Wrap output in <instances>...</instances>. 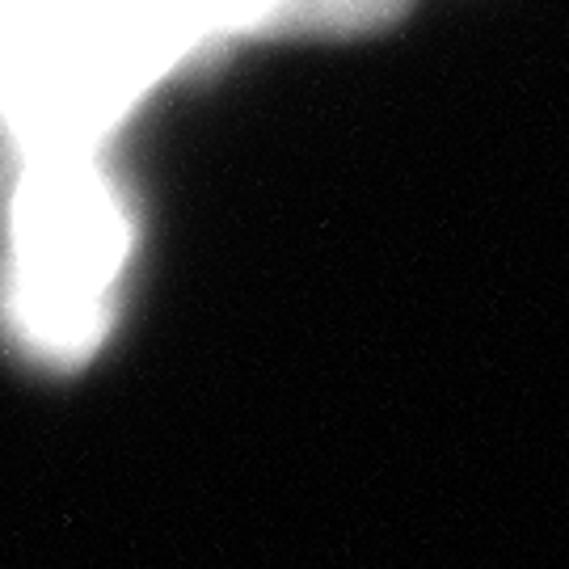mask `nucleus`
<instances>
[{"instance_id": "1", "label": "nucleus", "mask_w": 569, "mask_h": 569, "mask_svg": "<svg viewBox=\"0 0 569 569\" xmlns=\"http://www.w3.org/2000/svg\"><path fill=\"white\" fill-rule=\"evenodd\" d=\"M136 220L98 157L13 173L0 317L13 342L47 363H81L106 338L131 258Z\"/></svg>"}, {"instance_id": "2", "label": "nucleus", "mask_w": 569, "mask_h": 569, "mask_svg": "<svg viewBox=\"0 0 569 569\" xmlns=\"http://www.w3.org/2000/svg\"><path fill=\"white\" fill-rule=\"evenodd\" d=\"M401 0H220L224 39L258 30H355L388 18Z\"/></svg>"}, {"instance_id": "3", "label": "nucleus", "mask_w": 569, "mask_h": 569, "mask_svg": "<svg viewBox=\"0 0 569 569\" xmlns=\"http://www.w3.org/2000/svg\"><path fill=\"white\" fill-rule=\"evenodd\" d=\"M21 63H26V4L0 0V114L21 81Z\"/></svg>"}]
</instances>
